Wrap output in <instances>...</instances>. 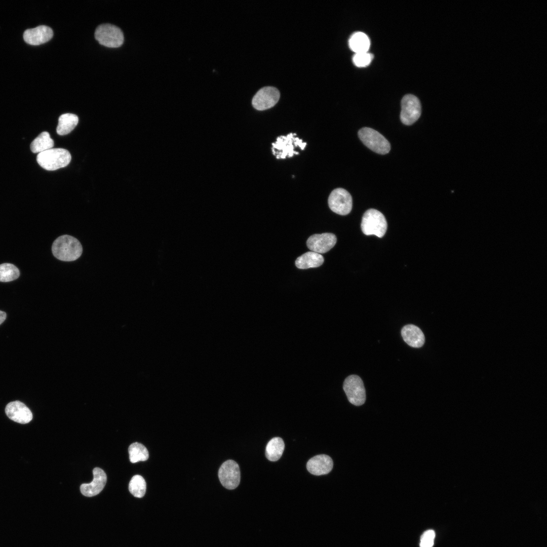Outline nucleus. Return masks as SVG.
Listing matches in <instances>:
<instances>
[{
    "instance_id": "nucleus-1",
    "label": "nucleus",
    "mask_w": 547,
    "mask_h": 547,
    "mask_svg": "<svg viewBox=\"0 0 547 547\" xmlns=\"http://www.w3.org/2000/svg\"><path fill=\"white\" fill-rule=\"evenodd\" d=\"M52 252L57 259L63 261L70 262L81 257L83 247L77 239L65 235L59 237L53 242Z\"/></svg>"
},
{
    "instance_id": "nucleus-2",
    "label": "nucleus",
    "mask_w": 547,
    "mask_h": 547,
    "mask_svg": "<svg viewBox=\"0 0 547 547\" xmlns=\"http://www.w3.org/2000/svg\"><path fill=\"white\" fill-rule=\"evenodd\" d=\"M71 157L69 152L63 148H51L38 153L36 161L45 170L54 171L69 164Z\"/></svg>"
},
{
    "instance_id": "nucleus-3",
    "label": "nucleus",
    "mask_w": 547,
    "mask_h": 547,
    "mask_svg": "<svg viewBox=\"0 0 547 547\" xmlns=\"http://www.w3.org/2000/svg\"><path fill=\"white\" fill-rule=\"evenodd\" d=\"M387 226L385 217L376 209L367 210L362 217L361 227L365 235H375L382 238L386 232Z\"/></svg>"
},
{
    "instance_id": "nucleus-4",
    "label": "nucleus",
    "mask_w": 547,
    "mask_h": 547,
    "mask_svg": "<svg viewBox=\"0 0 547 547\" xmlns=\"http://www.w3.org/2000/svg\"><path fill=\"white\" fill-rule=\"evenodd\" d=\"M296 133H291L286 136H281L277 138L275 142L272 143V151L277 159L292 157L294 154H298L299 152L294 150V148L299 147L303 150L306 143L303 142L302 139L295 137Z\"/></svg>"
},
{
    "instance_id": "nucleus-5",
    "label": "nucleus",
    "mask_w": 547,
    "mask_h": 547,
    "mask_svg": "<svg viewBox=\"0 0 547 547\" xmlns=\"http://www.w3.org/2000/svg\"><path fill=\"white\" fill-rule=\"evenodd\" d=\"M358 136L362 142L375 152L385 154L390 151V145L388 141L374 129L363 128L359 131Z\"/></svg>"
},
{
    "instance_id": "nucleus-6",
    "label": "nucleus",
    "mask_w": 547,
    "mask_h": 547,
    "mask_svg": "<svg viewBox=\"0 0 547 547\" xmlns=\"http://www.w3.org/2000/svg\"><path fill=\"white\" fill-rule=\"evenodd\" d=\"M95 37L99 44L110 48L119 47L124 42V34L121 29L110 24L98 26L95 32Z\"/></svg>"
},
{
    "instance_id": "nucleus-7",
    "label": "nucleus",
    "mask_w": 547,
    "mask_h": 547,
    "mask_svg": "<svg viewBox=\"0 0 547 547\" xmlns=\"http://www.w3.org/2000/svg\"><path fill=\"white\" fill-rule=\"evenodd\" d=\"M343 390L348 401L356 406L363 405L366 401V392L363 382L358 375H351L344 381Z\"/></svg>"
},
{
    "instance_id": "nucleus-8",
    "label": "nucleus",
    "mask_w": 547,
    "mask_h": 547,
    "mask_svg": "<svg viewBox=\"0 0 547 547\" xmlns=\"http://www.w3.org/2000/svg\"><path fill=\"white\" fill-rule=\"evenodd\" d=\"M328 205L333 212L346 215L352 209L353 200L350 193L342 188H337L331 191L328 198Z\"/></svg>"
},
{
    "instance_id": "nucleus-9",
    "label": "nucleus",
    "mask_w": 547,
    "mask_h": 547,
    "mask_svg": "<svg viewBox=\"0 0 547 547\" xmlns=\"http://www.w3.org/2000/svg\"><path fill=\"white\" fill-rule=\"evenodd\" d=\"M218 477L221 484L225 488L229 490L236 488L241 479L238 464L233 460L225 461L219 469Z\"/></svg>"
},
{
    "instance_id": "nucleus-10",
    "label": "nucleus",
    "mask_w": 547,
    "mask_h": 547,
    "mask_svg": "<svg viewBox=\"0 0 547 547\" xmlns=\"http://www.w3.org/2000/svg\"><path fill=\"white\" fill-rule=\"evenodd\" d=\"M421 112V104L415 96L407 94L401 101L400 120L403 124L411 125L420 117Z\"/></svg>"
},
{
    "instance_id": "nucleus-11",
    "label": "nucleus",
    "mask_w": 547,
    "mask_h": 547,
    "mask_svg": "<svg viewBox=\"0 0 547 547\" xmlns=\"http://www.w3.org/2000/svg\"><path fill=\"white\" fill-rule=\"evenodd\" d=\"M280 96V92L276 88L265 87L260 89L254 95L252 104L257 110L267 109L276 105Z\"/></svg>"
},
{
    "instance_id": "nucleus-12",
    "label": "nucleus",
    "mask_w": 547,
    "mask_h": 547,
    "mask_svg": "<svg viewBox=\"0 0 547 547\" xmlns=\"http://www.w3.org/2000/svg\"><path fill=\"white\" fill-rule=\"evenodd\" d=\"M336 241L335 235L332 233L315 234L308 238L306 245L311 251L321 254L331 249L336 244Z\"/></svg>"
},
{
    "instance_id": "nucleus-13",
    "label": "nucleus",
    "mask_w": 547,
    "mask_h": 547,
    "mask_svg": "<svg viewBox=\"0 0 547 547\" xmlns=\"http://www.w3.org/2000/svg\"><path fill=\"white\" fill-rule=\"evenodd\" d=\"M5 413L10 419L21 424L29 423L33 418L30 410L19 401L8 403L5 408Z\"/></svg>"
},
{
    "instance_id": "nucleus-14",
    "label": "nucleus",
    "mask_w": 547,
    "mask_h": 547,
    "mask_svg": "<svg viewBox=\"0 0 547 547\" xmlns=\"http://www.w3.org/2000/svg\"><path fill=\"white\" fill-rule=\"evenodd\" d=\"M93 474V481L90 483L82 484L80 486L81 492L87 497H92L100 493L107 481L106 475L102 469L95 467Z\"/></svg>"
},
{
    "instance_id": "nucleus-15",
    "label": "nucleus",
    "mask_w": 547,
    "mask_h": 547,
    "mask_svg": "<svg viewBox=\"0 0 547 547\" xmlns=\"http://www.w3.org/2000/svg\"><path fill=\"white\" fill-rule=\"evenodd\" d=\"M53 35V30L50 27L41 25L26 30L23 34V38L27 44L38 45L49 41Z\"/></svg>"
},
{
    "instance_id": "nucleus-16",
    "label": "nucleus",
    "mask_w": 547,
    "mask_h": 547,
    "mask_svg": "<svg viewBox=\"0 0 547 547\" xmlns=\"http://www.w3.org/2000/svg\"><path fill=\"white\" fill-rule=\"evenodd\" d=\"M333 465V460L329 456L320 454L311 458L307 462L306 468L310 474L321 476L330 473Z\"/></svg>"
},
{
    "instance_id": "nucleus-17",
    "label": "nucleus",
    "mask_w": 547,
    "mask_h": 547,
    "mask_svg": "<svg viewBox=\"0 0 547 547\" xmlns=\"http://www.w3.org/2000/svg\"><path fill=\"white\" fill-rule=\"evenodd\" d=\"M401 335L404 341L411 347H421L424 343V334L415 325L408 324L404 326L401 330Z\"/></svg>"
},
{
    "instance_id": "nucleus-18",
    "label": "nucleus",
    "mask_w": 547,
    "mask_h": 547,
    "mask_svg": "<svg viewBox=\"0 0 547 547\" xmlns=\"http://www.w3.org/2000/svg\"><path fill=\"white\" fill-rule=\"evenodd\" d=\"M324 261V257L321 254L309 251L298 257L296 259L295 265L299 269H307L319 267Z\"/></svg>"
},
{
    "instance_id": "nucleus-19",
    "label": "nucleus",
    "mask_w": 547,
    "mask_h": 547,
    "mask_svg": "<svg viewBox=\"0 0 547 547\" xmlns=\"http://www.w3.org/2000/svg\"><path fill=\"white\" fill-rule=\"evenodd\" d=\"M284 448L285 444L282 438H273L268 442L266 446V457L271 461L278 460L283 454Z\"/></svg>"
},
{
    "instance_id": "nucleus-20",
    "label": "nucleus",
    "mask_w": 547,
    "mask_h": 547,
    "mask_svg": "<svg viewBox=\"0 0 547 547\" xmlns=\"http://www.w3.org/2000/svg\"><path fill=\"white\" fill-rule=\"evenodd\" d=\"M78 122L79 118L76 115L69 113L63 114L59 118L56 132L60 135H66L74 129Z\"/></svg>"
},
{
    "instance_id": "nucleus-21",
    "label": "nucleus",
    "mask_w": 547,
    "mask_h": 547,
    "mask_svg": "<svg viewBox=\"0 0 547 547\" xmlns=\"http://www.w3.org/2000/svg\"><path fill=\"white\" fill-rule=\"evenodd\" d=\"M370 45L369 37L362 32L354 33L349 40V47L356 53L367 52Z\"/></svg>"
},
{
    "instance_id": "nucleus-22",
    "label": "nucleus",
    "mask_w": 547,
    "mask_h": 547,
    "mask_svg": "<svg viewBox=\"0 0 547 547\" xmlns=\"http://www.w3.org/2000/svg\"><path fill=\"white\" fill-rule=\"evenodd\" d=\"M54 141L48 132L41 133L30 144L31 151L33 153H40L52 148Z\"/></svg>"
},
{
    "instance_id": "nucleus-23",
    "label": "nucleus",
    "mask_w": 547,
    "mask_h": 547,
    "mask_svg": "<svg viewBox=\"0 0 547 547\" xmlns=\"http://www.w3.org/2000/svg\"><path fill=\"white\" fill-rule=\"evenodd\" d=\"M129 459L132 463L140 461H146L149 457V453L147 448L141 443L135 442L131 444L128 448Z\"/></svg>"
},
{
    "instance_id": "nucleus-24",
    "label": "nucleus",
    "mask_w": 547,
    "mask_h": 547,
    "mask_svg": "<svg viewBox=\"0 0 547 547\" xmlns=\"http://www.w3.org/2000/svg\"><path fill=\"white\" fill-rule=\"evenodd\" d=\"M146 483L140 475H136L131 479L129 484L130 492L135 497L142 498L145 494Z\"/></svg>"
},
{
    "instance_id": "nucleus-25",
    "label": "nucleus",
    "mask_w": 547,
    "mask_h": 547,
    "mask_svg": "<svg viewBox=\"0 0 547 547\" xmlns=\"http://www.w3.org/2000/svg\"><path fill=\"white\" fill-rule=\"evenodd\" d=\"M20 271L14 264L4 263L0 264V282H9L19 278Z\"/></svg>"
},
{
    "instance_id": "nucleus-26",
    "label": "nucleus",
    "mask_w": 547,
    "mask_h": 547,
    "mask_svg": "<svg viewBox=\"0 0 547 547\" xmlns=\"http://www.w3.org/2000/svg\"><path fill=\"white\" fill-rule=\"evenodd\" d=\"M372 59L373 55L367 52L355 53L353 60L356 66L363 67L369 65Z\"/></svg>"
},
{
    "instance_id": "nucleus-27",
    "label": "nucleus",
    "mask_w": 547,
    "mask_h": 547,
    "mask_svg": "<svg viewBox=\"0 0 547 547\" xmlns=\"http://www.w3.org/2000/svg\"><path fill=\"white\" fill-rule=\"evenodd\" d=\"M435 533L434 530H428L425 531L421 536L420 547H432L434 545Z\"/></svg>"
},
{
    "instance_id": "nucleus-28",
    "label": "nucleus",
    "mask_w": 547,
    "mask_h": 547,
    "mask_svg": "<svg viewBox=\"0 0 547 547\" xmlns=\"http://www.w3.org/2000/svg\"><path fill=\"white\" fill-rule=\"evenodd\" d=\"M6 317V313L3 311L0 310V325L5 320Z\"/></svg>"
}]
</instances>
